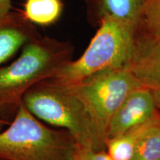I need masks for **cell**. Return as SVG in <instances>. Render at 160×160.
<instances>
[{"mask_svg":"<svg viewBox=\"0 0 160 160\" xmlns=\"http://www.w3.org/2000/svg\"><path fill=\"white\" fill-rule=\"evenodd\" d=\"M10 123H11V122L8 119H5L2 116L0 115V130L2 129V128L5 127V126L9 125Z\"/></svg>","mask_w":160,"mask_h":160,"instance_id":"obj_16","label":"cell"},{"mask_svg":"<svg viewBox=\"0 0 160 160\" xmlns=\"http://www.w3.org/2000/svg\"><path fill=\"white\" fill-rule=\"evenodd\" d=\"M22 102L32 114L45 122L63 128L79 149L105 150V139L83 102L68 85L53 78L30 88Z\"/></svg>","mask_w":160,"mask_h":160,"instance_id":"obj_1","label":"cell"},{"mask_svg":"<svg viewBox=\"0 0 160 160\" xmlns=\"http://www.w3.org/2000/svg\"><path fill=\"white\" fill-rule=\"evenodd\" d=\"M152 92L140 86L131 91L110 121L106 140L151 121L160 114Z\"/></svg>","mask_w":160,"mask_h":160,"instance_id":"obj_6","label":"cell"},{"mask_svg":"<svg viewBox=\"0 0 160 160\" xmlns=\"http://www.w3.org/2000/svg\"><path fill=\"white\" fill-rule=\"evenodd\" d=\"M128 68L140 85L152 92L160 108V39L146 35L136 39Z\"/></svg>","mask_w":160,"mask_h":160,"instance_id":"obj_7","label":"cell"},{"mask_svg":"<svg viewBox=\"0 0 160 160\" xmlns=\"http://www.w3.org/2000/svg\"><path fill=\"white\" fill-rule=\"evenodd\" d=\"M159 120L160 115L122 134L109 138L106 140L105 151L113 160H131L139 140Z\"/></svg>","mask_w":160,"mask_h":160,"instance_id":"obj_9","label":"cell"},{"mask_svg":"<svg viewBox=\"0 0 160 160\" xmlns=\"http://www.w3.org/2000/svg\"><path fill=\"white\" fill-rule=\"evenodd\" d=\"M39 36L34 24L26 19L22 12L11 11L0 18V65Z\"/></svg>","mask_w":160,"mask_h":160,"instance_id":"obj_8","label":"cell"},{"mask_svg":"<svg viewBox=\"0 0 160 160\" xmlns=\"http://www.w3.org/2000/svg\"><path fill=\"white\" fill-rule=\"evenodd\" d=\"M139 24L143 25L146 36L160 39V0H145Z\"/></svg>","mask_w":160,"mask_h":160,"instance_id":"obj_13","label":"cell"},{"mask_svg":"<svg viewBox=\"0 0 160 160\" xmlns=\"http://www.w3.org/2000/svg\"><path fill=\"white\" fill-rule=\"evenodd\" d=\"M72 53L71 44L47 36L26 43L14 62L0 68V115L5 118V114L16 113L26 92L54 77L71 61Z\"/></svg>","mask_w":160,"mask_h":160,"instance_id":"obj_2","label":"cell"},{"mask_svg":"<svg viewBox=\"0 0 160 160\" xmlns=\"http://www.w3.org/2000/svg\"><path fill=\"white\" fill-rule=\"evenodd\" d=\"M12 0H0V18L5 17L11 11Z\"/></svg>","mask_w":160,"mask_h":160,"instance_id":"obj_15","label":"cell"},{"mask_svg":"<svg viewBox=\"0 0 160 160\" xmlns=\"http://www.w3.org/2000/svg\"><path fill=\"white\" fill-rule=\"evenodd\" d=\"M78 148L66 130L44 125L22 102L13 121L0 132V160H73Z\"/></svg>","mask_w":160,"mask_h":160,"instance_id":"obj_3","label":"cell"},{"mask_svg":"<svg viewBox=\"0 0 160 160\" xmlns=\"http://www.w3.org/2000/svg\"><path fill=\"white\" fill-rule=\"evenodd\" d=\"M131 160H160V120L139 140Z\"/></svg>","mask_w":160,"mask_h":160,"instance_id":"obj_12","label":"cell"},{"mask_svg":"<svg viewBox=\"0 0 160 160\" xmlns=\"http://www.w3.org/2000/svg\"><path fill=\"white\" fill-rule=\"evenodd\" d=\"M77 155L80 160H113L105 150L96 151L78 148Z\"/></svg>","mask_w":160,"mask_h":160,"instance_id":"obj_14","label":"cell"},{"mask_svg":"<svg viewBox=\"0 0 160 160\" xmlns=\"http://www.w3.org/2000/svg\"><path fill=\"white\" fill-rule=\"evenodd\" d=\"M68 85L85 105L105 141L112 117L127 96L142 86L128 67L99 72Z\"/></svg>","mask_w":160,"mask_h":160,"instance_id":"obj_5","label":"cell"},{"mask_svg":"<svg viewBox=\"0 0 160 160\" xmlns=\"http://www.w3.org/2000/svg\"><path fill=\"white\" fill-rule=\"evenodd\" d=\"M145 0H99L100 15L109 17L137 28Z\"/></svg>","mask_w":160,"mask_h":160,"instance_id":"obj_10","label":"cell"},{"mask_svg":"<svg viewBox=\"0 0 160 160\" xmlns=\"http://www.w3.org/2000/svg\"><path fill=\"white\" fill-rule=\"evenodd\" d=\"M136 30L111 17H102L99 29L83 54L64 65L53 79L71 85L99 72L128 67Z\"/></svg>","mask_w":160,"mask_h":160,"instance_id":"obj_4","label":"cell"},{"mask_svg":"<svg viewBox=\"0 0 160 160\" xmlns=\"http://www.w3.org/2000/svg\"><path fill=\"white\" fill-rule=\"evenodd\" d=\"M62 8L61 0H26L22 13L34 25L47 26L59 19Z\"/></svg>","mask_w":160,"mask_h":160,"instance_id":"obj_11","label":"cell"},{"mask_svg":"<svg viewBox=\"0 0 160 160\" xmlns=\"http://www.w3.org/2000/svg\"><path fill=\"white\" fill-rule=\"evenodd\" d=\"M73 160H80L79 159V157H77V153H76V156H75V157H74V159H73Z\"/></svg>","mask_w":160,"mask_h":160,"instance_id":"obj_17","label":"cell"}]
</instances>
